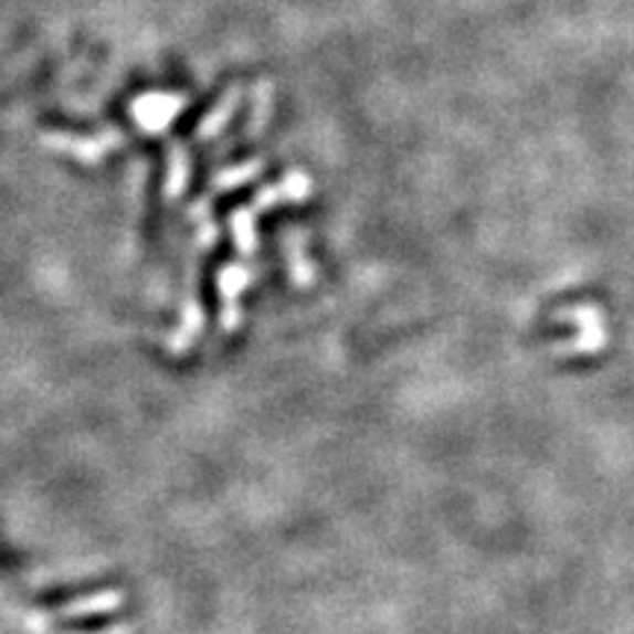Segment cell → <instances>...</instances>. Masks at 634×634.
I'll return each mask as SVG.
<instances>
[{"label":"cell","instance_id":"obj_1","mask_svg":"<svg viewBox=\"0 0 634 634\" xmlns=\"http://www.w3.org/2000/svg\"><path fill=\"white\" fill-rule=\"evenodd\" d=\"M182 109H186V97L165 95V92H147V95L136 97V101L129 104L136 127L141 129V133H147V136H162Z\"/></svg>","mask_w":634,"mask_h":634},{"label":"cell","instance_id":"obj_2","mask_svg":"<svg viewBox=\"0 0 634 634\" xmlns=\"http://www.w3.org/2000/svg\"><path fill=\"white\" fill-rule=\"evenodd\" d=\"M51 145L56 150H65V154L77 156L80 162H101L106 154L118 150L124 145V133L120 129H106L104 136L95 138H65V136H53Z\"/></svg>","mask_w":634,"mask_h":634},{"label":"cell","instance_id":"obj_3","mask_svg":"<svg viewBox=\"0 0 634 634\" xmlns=\"http://www.w3.org/2000/svg\"><path fill=\"white\" fill-rule=\"evenodd\" d=\"M311 194V180L306 173L294 171L285 182H276V186H267L256 194V209H271L276 203H297V200H306Z\"/></svg>","mask_w":634,"mask_h":634},{"label":"cell","instance_id":"obj_4","mask_svg":"<svg viewBox=\"0 0 634 634\" xmlns=\"http://www.w3.org/2000/svg\"><path fill=\"white\" fill-rule=\"evenodd\" d=\"M253 279L244 265H226L218 276V292L223 297V326H232V311L239 315V294L244 292Z\"/></svg>","mask_w":634,"mask_h":634},{"label":"cell","instance_id":"obj_5","mask_svg":"<svg viewBox=\"0 0 634 634\" xmlns=\"http://www.w3.org/2000/svg\"><path fill=\"white\" fill-rule=\"evenodd\" d=\"M191 180V156L182 145L171 147V162H168V180H165V198L177 200L189 189Z\"/></svg>","mask_w":634,"mask_h":634},{"label":"cell","instance_id":"obj_6","mask_svg":"<svg viewBox=\"0 0 634 634\" xmlns=\"http://www.w3.org/2000/svg\"><path fill=\"white\" fill-rule=\"evenodd\" d=\"M239 106H241V88H230V95L223 97L221 104H218V109L209 112L207 120L200 124V129H198L200 141H209V138L218 136V133L230 124V118L235 115Z\"/></svg>","mask_w":634,"mask_h":634},{"label":"cell","instance_id":"obj_7","mask_svg":"<svg viewBox=\"0 0 634 634\" xmlns=\"http://www.w3.org/2000/svg\"><path fill=\"white\" fill-rule=\"evenodd\" d=\"M271 112H274V86H271V83H258V86L253 88V112H250L247 127L250 138L258 136V133L265 129Z\"/></svg>","mask_w":634,"mask_h":634},{"label":"cell","instance_id":"obj_8","mask_svg":"<svg viewBox=\"0 0 634 634\" xmlns=\"http://www.w3.org/2000/svg\"><path fill=\"white\" fill-rule=\"evenodd\" d=\"M232 239H235V247L244 253V256H253L258 247L256 239V226H253V209H239V212L232 214Z\"/></svg>","mask_w":634,"mask_h":634},{"label":"cell","instance_id":"obj_9","mask_svg":"<svg viewBox=\"0 0 634 634\" xmlns=\"http://www.w3.org/2000/svg\"><path fill=\"white\" fill-rule=\"evenodd\" d=\"M258 171H262V162H258V159H253V162L239 165V168H230V171L218 173V189H221V191L239 189V186H244V182L253 180V177H256Z\"/></svg>","mask_w":634,"mask_h":634},{"label":"cell","instance_id":"obj_10","mask_svg":"<svg viewBox=\"0 0 634 634\" xmlns=\"http://www.w3.org/2000/svg\"><path fill=\"white\" fill-rule=\"evenodd\" d=\"M288 258H292V276H294V283L303 285V271H300V267H303V265L311 267V265H309V256L303 253L300 232H294L292 239H288Z\"/></svg>","mask_w":634,"mask_h":634},{"label":"cell","instance_id":"obj_11","mask_svg":"<svg viewBox=\"0 0 634 634\" xmlns=\"http://www.w3.org/2000/svg\"><path fill=\"white\" fill-rule=\"evenodd\" d=\"M198 235H200V244H203V247H212L214 239H218V235H214V223H209V221L200 223Z\"/></svg>","mask_w":634,"mask_h":634}]
</instances>
